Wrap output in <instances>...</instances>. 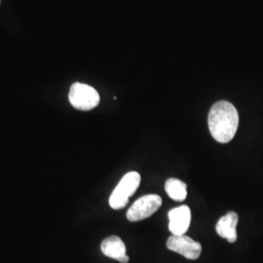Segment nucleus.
<instances>
[{"mask_svg": "<svg viewBox=\"0 0 263 263\" xmlns=\"http://www.w3.org/2000/svg\"><path fill=\"white\" fill-rule=\"evenodd\" d=\"M208 124L213 138L217 142L227 143L235 137L239 126V114L231 103L219 101L212 106Z\"/></svg>", "mask_w": 263, "mask_h": 263, "instance_id": "obj_1", "label": "nucleus"}, {"mask_svg": "<svg viewBox=\"0 0 263 263\" xmlns=\"http://www.w3.org/2000/svg\"><path fill=\"white\" fill-rule=\"evenodd\" d=\"M141 183V176L137 172L126 174L109 197V206L114 210H121L127 206L129 198L137 191Z\"/></svg>", "mask_w": 263, "mask_h": 263, "instance_id": "obj_2", "label": "nucleus"}, {"mask_svg": "<svg viewBox=\"0 0 263 263\" xmlns=\"http://www.w3.org/2000/svg\"><path fill=\"white\" fill-rule=\"evenodd\" d=\"M68 100L76 109L88 111L100 104V95L93 87L77 82L71 85Z\"/></svg>", "mask_w": 263, "mask_h": 263, "instance_id": "obj_3", "label": "nucleus"}, {"mask_svg": "<svg viewBox=\"0 0 263 263\" xmlns=\"http://www.w3.org/2000/svg\"><path fill=\"white\" fill-rule=\"evenodd\" d=\"M162 205V199L156 194L144 195L138 199L127 212L129 221H141L156 213Z\"/></svg>", "mask_w": 263, "mask_h": 263, "instance_id": "obj_4", "label": "nucleus"}, {"mask_svg": "<svg viewBox=\"0 0 263 263\" xmlns=\"http://www.w3.org/2000/svg\"><path fill=\"white\" fill-rule=\"evenodd\" d=\"M167 248L190 260L198 259L202 252L201 244L185 235L171 236L167 241Z\"/></svg>", "mask_w": 263, "mask_h": 263, "instance_id": "obj_5", "label": "nucleus"}, {"mask_svg": "<svg viewBox=\"0 0 263 263\" xmlns=\"http://www.w3.org/2000/svg\"><path fill=\"white\" fill-rule=\"evenodd\" d=\"M169 229L173 235H184L190 226L191 212L187 206L175 208L169 212Z\"/></svg>", "mask_w": 263, "mask_h": 263, "instance_id": "obj_6", "label": "nucleus"}, {"mask_svg": "<svg viewBox=\"0 0 263 263\" xmlns=\"http://www.w3.org/2000/svg\"><path fill=\"white\" fill-rule=\"evenodd\" d=\"M103 254L119 262H129V256L126 254V246L118 236H109L105 238L101 245Z\"/></svg>", "mask_w": 263, "mask_h": 263, "instance_id": "obj_7", "label": "nucleus"}, {"mask_svg": "<svg viewBox=\"0 0 263 263\" xmlns=\"http://www.w3.org/2000/svg\"><path fill=\"white\" fill-rule=\"evenodd\" d=\"M239 217L234 212H230L226 216L219 218L216 226V233L221 238L227 240L229 243H235L237 240L236 227Z\"/></svg>", "mask_w": 263, "mask_h": 263, "instance_id": "obj_8", "label": "nucleus"}, {"mask_svg": "<svg viewBox=\"0 0 263 263\" xmlns=\"http://www.w3.org/2000/svg\"><path fill=\"white\" fill-rule=\"evenodd\" d=\"M186 184L177 179H169L166 181L165 190L169 197L177 202H182L186 199L187 191Z\"/></svg>", "mask_w": 263, "mask_h": 263, "instance_id": "obj_9", "label": "nucleus"}]
</instances>
